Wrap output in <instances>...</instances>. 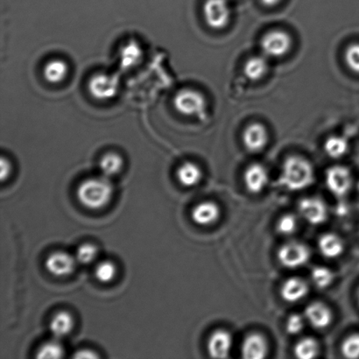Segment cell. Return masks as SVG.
Returning a JSON list of instances; mask_svg holds the SVG:
<instances>
[{"label": "cell", "instance_id": "cell-1", "mask_svg": "<svg viewBox=\"0 0 359 359\" xmlns=\"http://www.w3.org/2000/svg\"><path fill=\"white\" fill-rule=\"evenodd\" d=\"M114 192V185L110 178L102 175L87 179L81 183L77 189V198L87 209L97 210L108 205Z\"/></svg>", "mask_w": 359, "mask_h": 359}, {"label": "cell", "instance_id": "cell-2", "mask_svg": "<svg viewBox=\"0 0 359 359\" xmlns=\"http://www.w3.org/2000/svg\"><path fill=\"white\" fill-rule=\"evenodd\" d=\"M315 181V171L309 161L300 156L288 157L284 161L280 184L291 191L307 189Z\"/></svg>", "mask_w": 359, "mask_h": 359}, {"label": "cell", "instance_id": "cell-3", "mask_svg": "<svg viewBox=\"0 0 359 359\" xmlns=\"http://www.w3.org/2000/svg\"><path fill=\"white\" fill-rule=\"evenodd\" d=\"M175 108L180 114L187 117H203L206 112L205 97L199 91L183 89L178 91L174 100Z\"/></svg>", "mask_w": 359, "mask_h": 359}, {"label": "cell", "instance_id": "cell-4", "mask_svg": "<svg viewBox=\"0 0 359 359\" xmlns=\"http://www.w3.org/2000/svg\"><path fill=\"white\" fill-rule=\"evenodd\" d=\"M281 265L295 269L304 266L311 259V251L307 245L298 241H291L281 246L278 252Z\"/></svg>", "mask_w": 359, "mask_h": 359}, {"label": "cell", "instance_id": "cell-5", "mask_svg": "<svg viewBox=\"0 0 359 359\" xmlns=\"http://www.w3.org/2000/svg\"><path fill=\"white\" fill-rule=\"evenodd\" d=\"M203 16L208 26L212 29H223L231 20L228 0H206L203 6Z\"/></svg>", "mask_w": 359, "mask_h": 359}, {"label": "cell", "instance_id": "cell-6", "mask_svg": "<svg viewBox=\"0 0 359 359\" xmlns=\"http://www.w3.org/2000/svg\"><path fill=\"white\" fill-rule=\"evenodd\" d=\"M266 57L279 58L286 55L292 47V38L286 32L271 31L264 35L260 43Z\"/></svg>", "mask_w": 359, "mask_h": 359}, {"label": "cell", "instance_id": "cell-7", "mask_svg": "<svg viewBox=\"0 0 359 359\" xmlns=\"http://www.w3.org/2000/svg\"><path fill=\"white\" fill-rule=\"evenodd\" d=\"M118 77L104 73L93 76L88 83V89L91 96L102 101L114 98L118 93Z\"/></svg>", "mask_w": 359, "mask_h": 359}, {"label": "cell", "instance_id": "cell-8", "mask_svg": "<svg viewBox=\"0 0 359 359\" xmlns=\"http://www.w3.org/2000/svg\"><path fill=\"white\" fill-rule=\"evenodd\" d=\"M298 210L302 217L313 225L322 224L328 219V207L318 197H307L302 199L299 203Z\"/></svg>", "mask_w": 359, "mask_h": 359}, {"label": "cell", "instance_id": "cell-9", "mask_svg": "<svg viewBox=\"0 0 359 359\" xmlns=\"http://www.w3.org/2000/svg\"><path fill=\"white\" fill-rule=\"evenodd\" d=\"M327 188L334 196L343 197L350 191L353 185V177L346 167L334 166L326 172Z\"/></svg>", "mask_w": 359, "mask_h": 359}, {"label": "cell", "instance_id": "cell-10", "mask_svg": "<svg viewBox=\"0 0 359 359\" xmlns=\"http://www.w3.org/2000/svg\"><path fill=\"white\" fill-rule=\"evenodd\" d=\"M76 264V257L66 252L57 251L48 257L45 262V266L52 276L65 277L69 276L75 271Z\"/></svg>", "mask_w": 359, "mask_h": 359}, {"label": "cell", "instance_id": "cell-11", "mask_svg": "<svg viewBox=\"0 0 359 359\" xmlns=\"http://www.w3.org/2000/svg\"><path fill=\"white\" fill-rule=\"evenodd\" d=\"M232 348V337L226 330H216L208 341V353L213 358L229 357Z\"/></svg>", "mask_w": 359, "mask_h": 359}, {"label": "cell", "instance_id": "cell-12", "mask_svg": "<svg viewBox=\"0 0 359 359\" xmlns=\"http://www.w3.org/2000/svg\"><path fill=\"white\" fill-rule=\"evenodd\" d=\"M305 318L315 329L323 330L332 322V312L323 302H312L305 309Z\"/></svg>", "mask_w": 359, "mask_h": 359}, {"label": "cell", "instance_id": "cell-13", "mask_svg": "<svg viewBox=\"0 0 359 359\" xmlns=\"http://www.w3.org/2000/svg\"><path fill=\"white\" fill-rule=\"evenodd\" d=\"M243 142L250 152L258 153L264 149L269 142V135L265 126L259 123L249 126L243 135Z\"/></svg>", "mask_w": 359, "mask_h": 359}, {"label": "cell", "instance_id": "cell-14", "mask_svg": "<svg viewBox=\"0 0 359 359\" xmlns=\"http://www.w3.org/2000/svg\"><path fill=\"white\" fill-rule=\"evenodd\" d=\"M242 356L246 359H262L267 354V343L260 334L253 333L245 337L241 348Z\"/></svg>", "mask_w": 359, "mask_h": 359}, {"label": "cell", "instance_id": "cell-15", "mask_svg": "<svg viewBox=\"0 0 359 359\" xmlns=\"http://www.w3.org/2000/svg\"><path fill=\"white\" fill-rule=\"evenodd\" d=\"M269 182V174L265 167L260 164H253L246 170L245 183L246 189L252 194H259L266 188Z\"/></svg>", "mask_w": 359, "mask_h": 359}, {"label": "cell", "instance_id": "cell-16", "mask_svg": "<svg viewBox=\"0 0 359 359\" xmlns=\"http://www.w3.org/2000/svg\"><path fill=\"white\" fill-rule=\"evenodd\" d=\"M220 217V209L212 202H203L194 207L191 212L192 220L201 226L216 223Z\"/></svg>", "mask_w": 359, "mask_h": 359}, {"label": "cell", "instance_id": "cell-17", "mask_svg": "<svg viewBox=\"0 0 359 359\" xmlns=\"http://www.w3.org/2000/svg\"><path fill=\"white\" fill-rule=\"evenodd\" d=\"M308 284L300 278H290L281 287L280 294L283 300L294 304L306 297L309 293Z\"/></svg>", "mask_w": 359, "mask_h": 359}, {"label": "cell", "instance_id": "cell-18", "mask_svg": "<svg viewBox=\"0 0 359 359\" xmlns=\"http://www.w3.org/2000/svg\"><path fill=\"white\" fill-rule=\"evenodd\" d=\"M143 55V49L138 42L133 40L126 42L119 52V63L121 68L126 70L135 68L142 62Z\"/></svg>", "mask_w": 359, "mask_h": 359}, {"label": "cell", "instance_id": "cell-19", "mask_svg": "<svg viewBox=\"0 0 359 359\" xmlns=\"http://www.w3.org/2000/svg\"><path fill=\"white\" fill-rule=\"evenodd\" d=\"M75 321L72 314L68 311H59L53 316L49 330L55 339H62L72 332Z\"/></svg>", "mask_w": 359, "mask_h": 359}, {"label": "cell", "instance_id": "cell-20", "mask_svg": "<svg viewBox=\"0 0 359 359\" xmlns=\"http://www.w3.org/2000/svg\"><path fill=\"white\" fill-rule=\"evenodd\" d=\"M318 246L322 255L328 259H336L342 255L344 242L339 236L333 233L323 235L319 239Z\"/></svg>", "mask_w": 359, "mask_h": 359}, {"label": "cell", "instance_id": "cell-21", "mask_svg": "<svg viewBox=\"0 0 359 359\" xmlns=\"http://www.w3.org/2000/svg\"><path fill=\"white\" fill-rule=\"evenodd\" d=\"M178 181L187 188L198 184L203 177V172L196 164L187 161L178 168L177 172Z\"/></svg>", "mask_w": 359, "mask_h": 359}, {"label": "cell", "instance_id": "cell-22", "mask_svg": "<svg viewBox=\"0 0 359 359\" xmlns=\"http://www.w3.org/2000/svg\"><path fill=\"white\" fill-rule=\"evenodd\" d=\"M69 65L62 59H53L47 62L43 69L45 79L52 84L63 82L68 76Z\"/></svg>", "mask_w": 359, "mask_h": 359}, {"label": "cell", "instance_id": "cell-23", "mask_svg": "<svg viewBox=\"0 0 359 359\" xmlns=\"http://www.w3.org/2000/svg\"><path fill=\"white\" fill-rule=\"evenodd\" d=\"M269 67V62H267L265 55L252 56L246 62L244 73L249 80L259 81L266 75Z\"/></svg>", "mask_w": 359, "mask_h": 359}, {"label": "cell", "instance_id": "cell-24", "mask_svg": "<svg viewBox=\"0 0 359 359\" xmlns=\"http://www.w3.org/2000/svg\"><path fill=\"white\" fill-rule=\"evenodd\" d=\"M123 165H124V161L118 154L107 153L100 161V170L102 175L111 178L121 171Z\"/></svg>", "mask_w": 359, "mask_h": 359}, {"label": "cell", "instance_id": "cell-25", "mask_svg": "<svg viewBox=\"0 0 359 359\" xmlns=\"http://www.w3.org/2000/svg\"><path fill=\"white\" fill-rule=\"evenodd\" d=\"M319 344L312 337H304L294 347L295 357L300 359H312L318 356Z\"/></svg>", "mask_w": 359, "mask_h": 359}, {"label": "cell", "instance_id": "cell-26", "mask_svg": "<svg viewBox=\"0 0 359 359\" xmlns=\"http://www.w3.org/2000/svg\"><path fill=\"white\" fill-rule=\"evenodd\" d=\"M325 149L330 157L333 159H339L348 152L349 144L342 137L333 136L326 140Z\"/></svg>", "mask_w": 359, "mask_h": 359}, {"label": "cell", "instance_id": "cell-27", "mask_svg": "<svg viewBox=\"0 0 359 359\" xmlns=\"http://www.w3.org/2000/svg\"><path fill=\"white\" fill-rule=\"evenodd\" d=\"M65 356V349L58 339L42 344L37 351V358L57 359Z\"/></svg>", "mask_w": 359, "mask_h": 359}, {"label": "cell", "instance_id": "cell-28", "mask_svg": "<svg viewBox=\"0 0 359 359\" xmlns=\"http://www.w3.org/2000/svg\"><path fill=\"white\" fill-rule=\"evenodd\" d=\"M95 277L102 283H109L114 280L117 274V266L111 260H103L95 267Z\"/></svg>", "mask_w": 359, "mask_h": 359}, {"label": "cell", "instance_id": "cell-29", "mask_svg": "<svg viewBox=\"0 0 359 359\" xmlns=\"http://www.w3.org/2000/svg\"><path fill=\"white\" fill-rule=\"evenodd\" d=\"M311 279L319 288L329 287L335 279V274L325 266H316L311 272Z\"/></svg>", "mask_w": 359, "mask_h": 359}, {"label": "cell", "instance_id": "cell-30", "mask_svg": "<svg viewBox=\"0 0 359 359\" xmlns=\"http://www.w3.org/2000/svg\"><path fill=\"white\" fill-rule=\"evenodd\" d=\"M97 255V246L90 243H86V244L81 245L76 250L75 257L77 263L81 265H90L96 260Z\"/></svg>", "mask_w": 359, "mask_h": 359}, {"label": "cell", "instance_id": "cell-31", "mask_svg": "<svg viewBox=\"0 0 359 359\" xmlns=\"http://www.w3.org/2000/svg\"><path fill=\"white\" fill-rule=\"evenodd\" d=\"M298 227L297 217L292 214L284 215L277 224V230L283 236H290L297 231Z\"/></svg>", "mask_w": 359, "mask_h": 359}, {"label": "cell", "instance_id": "cell-32", "mask_svg": "<svg viewBox=\"0 0 359 359\" xmlns=\"http://www.w3.org/2000/svg\"><path fill=\"white\" fill-rule=\"evenodd\" d=\"M342 353L347 358L356 359L359 358V334H354L344 340Z\"/></svg>", "mask_w": 359, "mask_h": 359}, {"label": "cell", "instance_id": "cell-33", "mask_svg": "<svg viewBox=\"0 0 359 359\" xmlns=\"http://www.w3.org/2000/svg\"><path fill=\"white\" fill-rule=\"evenodd\" d=\"M344 60L351 72L359 74V43L351 44L346 48Z\"/></svg>", "mask_w": 359, "mask_h": 359}, {"label": "cell", "instance_id": "cell-34", "mask_svg": "<svg viewBox=\"0 0 359 359\" xmlns=\"http://www.w3.org/2000/svg\"><path fill=\"white\" fill-rule=\"evenodd\" d=\"M305 320L304 316L298 314H294L290 316L286 325L287 333L290 335H297L304 329Z\"/></svg>", "mask_w": 359, "mask_h": 359}, {"label": "cell", "instance_id": "cell-35", "mask_svg": "<svg viewBox=\"0 0 359 359\" xmlns=\"http://www.w3.org/2000/svg\"><path fill=\"white\" fill-rule=\"evenodd\" d=\"M0 168H1V171H0L1 181H6L10 177L11 172H12V164H11L8 159L3 156L1 161H0Z\"/></svg>", "mask_w": 359, "mask_h": 359}, {"label": "cell", "instance_id": "cell-36", "mask_svg": "<svg viewBox=\"0 0 359 359\" xmlns=\"http://www.w3.org/2000/svg\"><path fill=\"white\" fill-rule=\"evenodd\" d=\"M74 358H97L98 355L95 353V351L88 349H83L79 351H76L75 355H74Z\"/></svg>", "mask_w": 359, "mask_h": 359}, {"label": "cell", "instance_id": "cell-37", "mask_svg": "<svg viewBox=\"0 0 359 359\" xmlns=\"http://www.w3.org/2000/svg\"><path fill=\"white\" fill-rule=\"evenodd\" d=\"M263 5L269 7H273L278 5L281 2V0H262Z\"/></svg>", "mask_w": 359, "mask_h": 359}, {"label": "cell", "instance_id": "cell-38", "mask_svg": "<svg viewBox=\"0 0 359 359\" xmlns=\"http://www.w3.org/2000/svg\"><path fill=\"white\" fill-rule=\"evenodd\" d=\"M358 302H359V290H358Z\"/></svg>", "mask_w": 359, "mask_h": 359}, {"label": "cell", "instance_id": "cell-39", "mask_svg": "<svg viewBox=\"0 0 359 359\" xmlns=\"http://www.w3.org/2000/svg\"><path fill=\"white\" fill-rule=\"evenodd\" d=\"M358 189H359V184H358Z\"/></svg>", "mask_w": 359, "mask_h": 359}]
</instances>
